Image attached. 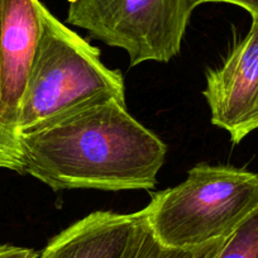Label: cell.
<instances>
[{"label": "cell", "instance_id": "obj_1", "mask_svg": "<svg viewBox=\"0 0 258 258\" xmlns=\"http://www.w3.org/2000/svg\"><path fill=\"white\" fill-rule=\"evenodd\" d=\"M23 173L54 191L152 190L167 146L126 110L105 99L19 135Z\"/></svg>", "mask_w": 258, "mask_h": 258}, {"label": "cell", "instance_id": "obj_2", "mask_svg": "<svg viewBox=\"0 0 258 258\" xmlns=\"http://www.w3.org/2000/svg\"><path fill=\"white\" fill-rule=\"evenodd\" d=\"M111 98L125 101L123 74L106 68L100 49L44 7L17 121L19 135L84 105Z\"/></svg>", "mask_w": 258, "mask_h": 258}, {"label": "cell", "instance_id": "obj_3", "mask_svg": "<svg viewBox=\"0 0 258 258\" xmlns=\"http://www.w3.org/2000/svg\"><path fill=\"white\" fill-rule=\"evenodd\" d=\"M257 208L258 175L198 163L180 185L152 194L143 210L163 244L194 247L228 238Z\"/></svg>", "mask_w": 258, "mask_h": 258}, {"label": "cell", "instance_id": "obj_4", "mask_svg": "<svg viewBox=\"0 0 258 258\" xmlns=\"http://www.w3.org/2000/svg\"><path fill=\"white\" fill-rule=\"evenodd\" d=\"M71 26L93 38L121 48L135 68L177 56L195 0H68Z\"/></svg>", "mask_w": 258, "mask_h": 258}, {"label": "cell", "instance_id": "obj_5", "mask_svg": "<svg viewBox=\"0 0 258 258\" xmlns=\"http://www.w3.org/2000/svg\"><path fill=\"white\" fill-rule=\"evenodd\" d=\"M203 95L212 123L227 131L233 143L258 129V19L222 66L208 71Z\"/></svg>", "mask_w": 258, "mask_h": 258}, {"label": "cell", "instance_id": "obj_6", "mask_svg": "<svg viewBox=\"0 0 258 258\" xmlns=\"http://www.w3.org/2000/svg\"><path fill=\"white\" fill-rule=\"evenodd\" d=\"M43 8L41 0H0V120L16 129Z\"/></svg>", "mask_w": 258, "mask_h": 258}, {"label": "cell", "instance_id": "obj_7", "mask_svg": "<svg viewBox=\"0 0 258 258\" xmlns=\"http://www.w3.org/2000/svg\"><path fill=\"white\" fill-rule=\"evenodd\" d=\"M145 212H94L52 238L38 258H128Z\"/></svg>", "mask_w": 258, "mask_h": 258}, {"label": "cell", "instance_id": "obj_8", "mask_svg": "<svg viewBox=\"0 0 258 258\" xmlns=\"http://www.w3.org/2000/svg\"><path fill=\"white\" fill-rule=\"evenodd\" d=\"M225 239H218L194 247L166 245L153 234L145 213V220L128 258H215Z\"/></svg>", "mask_w": 258, "mask_h": 258}, {"label": "cell", "instance_id": "obj_9", "mask_svg": "<svg viewBox=\"0 0 258 258\" xmlns=\"http://www.w3.org/2000/svg\"><path fill=\"white\" fill-rule=\"evenodd\" d=\"M215 258H258V208L224 240Z\"/></svg>", "mask_w": 258, "mask_h": 258}, {"label": "cell", "instance_id": "obj_10", "mask_svg": "<svg viewBox=\"0 0 258 258\" xmlns=\"http://www.w3.org/2000/svg\"><path fill=\"white\" fill-rule=\"evenodd\" d=\"M2 168L23 173L21 138L18 131L0 120V170Z\"/></svg>", "mask_w": 258, "mask_h": 258}, {"label": "cell", "instance_id": "obj_11", "mask_svg": "<svg viewBox=\"0 0 258 258\" xmlns=\"http://www.w3.org/2000/svg\"><path fill=\"white\" fill-rule=\"evenodd\" d=\"M198 7L205 3H227L243 8L250 14L252 19H258V0H195Z\"/></svg>", "mask_w": 258, "mask_h": 258}, {"label": "cell", "instance_id": "obj_12", "mask_svg": "<svg viewBox=\"0 0 258 258\" xmlns=\"http://www.w3.org/2000/svg\"><path fill=\"white\" fill-rule=\"evenodd\" d=\"M38 253L31 248L17 245H0V258H38Z\"/></svg>", "mask_w": 258, "mask_h": 258}]
</instances>
